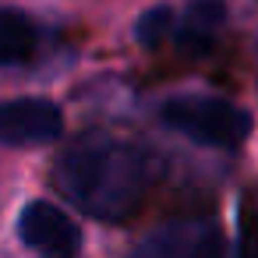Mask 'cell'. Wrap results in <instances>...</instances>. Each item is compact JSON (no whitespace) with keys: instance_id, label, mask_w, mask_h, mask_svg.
<instances>
[{"instance_id":"6da1fadb","label":"cell","mask_w":258,"mask_h":258,"mask_svg":"<svg viewBox=\"0 0 258 258\" xmlns=\"http://www.w3.org/2000/svg\"><path fill=\"white\" fill-rule=\"evenodd\" d=\"M152 177V156L142 145L124 142L110 131H89L75 138L53 166V180L64 191V198L103 223L131 219L142 209Z\"/></svg>"},{"instance_id":"7a4b0ae2","label":"cell","mask_w":258,"mask_h":258,"mask_svg":"<svg viewBox=\"0 0 258 258\" xmlns=\"http://www.w3.org/2000/svg\"><path fill=\"white\" fill-rule=\"evenodd\" d=\"M163 120L205 149H240L251 138V113L219 96H173L163 103Z\"/></svg>"},{"instance_id":"3957f363","label":"cell","mask_w":258,"mask_h":258,"mask_svg":"<svg viewBox=\"0 0 258 258\" xmlns=\"http://www.w3.org/2000/svg\"><path fill=\"white\" fill-rule=\"evenodd\" d=\"M18 237L25 247L39 251V254H53V258H68L82 251V230L75 226V219L50 205V202H29L18 216Z\"/></svg>"},{"instance_id":"277c9868","label":"cell","mask_w":258,"mask_h":258,"mask_svg":"<svg viewBox=\"0 0 258 258\" xmlns=\"http://www.w3.org/2000/svg\"><path fill=\"white\" fill-rule=\"evenodd\" d=\"M64 120L57 103L50 99H8L0 103V145L25 149V145H43L60 135Z\"/></svg>"},{"instance_id":"5b68a950","label":"cell","mask_w":258,"mask_h":258,"mask_svg":"<svg viewBox=\"0 0 258 258\" xmlns=\"http://www.w3.org/2000/svg\"><path fill=\"white\" fill-rule=\"evenodd\" d=\"M219 251H223L219 230L198 219L166 223L138 244V254H156V258H202V254H219Z\"/></svg>"},{"instance_id":"8992f818","label":"cell","mask_w":258,"mask_h":258,"mask_svg":"<svg viewBox=\"0 0 258 258\" xmlns=\"http://www.w3.org/2000/svg\"><path fill=\"white\" fill-rule=\"evenodd\" d=\"M39 50V25L11 8H0V68L29 64Z\"/></svg>"},{"instance_id":"52a82bcc","label":"cell","mask_w":258,"mask_h":258,"mask_svg":"<svg viewBox=\"0 0 258 258\" xmlns=\"http://www.w3.org/2000/svg\"><path fill=\"white\" fill-rule=\"evenodd\" d=\"M226 25V8L216 4V0H198V4L187 8V15L180 18L177 39L187 53H202L212 46V39L219 36V29Z\"/></svg>"},{"instance_id":"ba28073f","label":"cell","mask_w":258,"mask_h":258,"mask_svg":"<svg viewBox=\"0 0 258 258\" xmlns=\"http://www.w3.org/2000/svg\"><path fill=\"white\" fill-rule=\"evenodd\" d=\"M170 29H173V11L159 4V8H149V11L138 18L135 36H138L142 46H156V43H163V39L170 36Z\"/></svg>"}]
</instances>
